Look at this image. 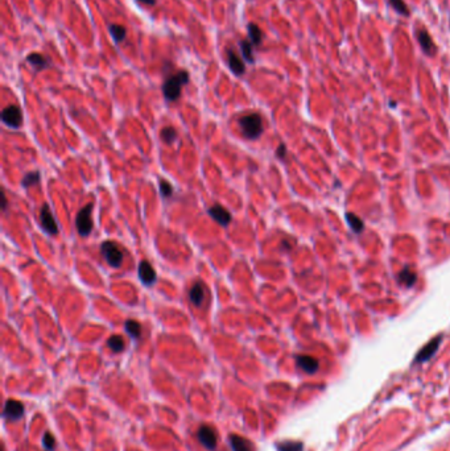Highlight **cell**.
Segmentation results:
<instances>
[{"label": "cell", "mask_w": 450, "mask_h": 451, "mask_svg": "<svg viewBox=\"0 0 450 451\" xmlns=\"http://www.w3.org/2000/svg\"><path fill=\"white\" fill-rule=\"evenodd\" d=\"M40 173L38 172H29L27 173L24 177H23V180H21V186L23 188H31V186H34V185H37L40 182Z\"/></svg>", "instance_id": "cell-22"}, {"label": "cell", "mask_w": 450, "mask_h": 451, "mask_svg": "<svg viewBox=\"0 0 450 451\" xmlns=\"http://www.w3.org/2000/svg\"><path fill=\"white\" fill-rule=\"evenodd\" d=\"M206 299V288L202 283H195L189 290L190 304L195 308H201Z\"/></svg>", "instance_id": "cell-10"}, {"label": "cell", "mask_w": 450, "mask_h": 451, "mask_svg": "<svg viewBox=\"0 0 450 451\" xmlns=\"http://www.w3.org/2000/svg\"><path fill=\"white\" fill-rule=\"evenodd\" d=\"M198 439L202 443L203 447H206L207 450H214L217 447V435L215 431L207 425H202L198 429Z\"/></svg>", "instance_id": "cell-9"}, {"label": "cell", "mask_w": 450, "mask_h": 451, "mask_svg": "<svg viewBox=\"0 0 450 451\" xmlns=\"http://www.w3.org/2000/svg\"><path fill=\"white\" fill-rule=\"evenodd\" d=\"M42 445L45 447L46 450L50 451L54 449V438L53 435H50L49 433H45L44 438H42Z\"/></svg>", "instance_id": "cell-30"}, {"label": "cell", "mask_w": 450, "mask_h": 451, "mask_svg": "<svg viewBox=\"0 0 450 451\" xmlns=\"http://www.w3.org/2000/svg\"><path fill=\"white\" fill-rule=\"evenodd\" d=\"M399 280H400L404 285H407V287H412L413 284H415V281H416V275H415L411 269H404V271L399 275Z\"/></svg>", "instance_id": "cell-24"}, {"label": "cell", "mask_w": 450, "mask_h": 451, "mask_svg": "<svg viewBox=\"0 0 450 451\" xmlns=\"http://www.w3.org/2000/svg\"><path fill=\"white\" fill-rule=\"evenodd\" d=\"M347 221L350 223L351 228L356 232H359V231L363 230V223L360 221L359 218L356 217V215H353V214H347Z\"/></svg>", "instance_id": "cell-29"}, {"label": "cell", "mask_w": 450, "mask_h": 451, "mask_svg": "<svg viewBox=\"0 0 450 451\" xmlns=\"http://www.w3.org/2000/svg\"><path fill=\"white\" fill-rule=\"evenodd\" d=\"M417 40L420 42V46L424 50V53L428 54V56H433L434 52H436V45H434L429 33L426 31H418L417 32Z\"/></svg>", "instance_id": "cell-14"}, {"label": "cell", "mask_w": 450, "mask_h": 451, "mask_svg": "<svg viewBox=\"0 0 450 451\" xmlns=\"http://www.w3.org/2000/svg\"><path fill=\"white\" fill-rule=\"evenodd\" d=\"M297 364L302 371H305L308 373H314L318 368V361L314 357L305 356V355L297 356Z\"/></svg>", "instance_id": "cell-16"}, {"label": "cell", "mask_w": 450, "mask_h": 451, "mask_svg": "<svg viewBox=\"0 0 450 451\" xmlns=\"http://www.w3.org/2000/svg\"><path fill=\"white\" fill-rule=\"evenodd\" d=\"M91 211H93V205L89 203L87 206H85L78 214H77V218H75V227H77V231H78V234L83 238H86L89 235L91 234V231H93V218H91Z\"/></svg>", "instance_id": "cell-4"}, {"label": "cell", "mask_w": 450, "mask_h": 451, "mask_svg": "<svg viewBox=\"0 0 450 451\" xmlns=\"http://www.w3.org/2000/svg\"><path fill=\"white\" fill-rule=\"evenodd\" d=\"M108 349L112 350L114 353H122L124 350V341L120 335H112L107 341Z\"/></svg>", "instance_id": "cell-23"}, {"label": "cell", "mask_w": 450, "mask_h": 451, "mask_svg": "<svg viewBox=\"0 0 450 451\" xmlns=\"http://www.w3.org/2000/svg\"><path fill=\"white\" fill-rule=\"evenodd\" d=\"M24 415V405L16 400H8L4 405V412L3 416L5 419H11V421H16Z\"/></svg>", "instance_id": "cell-11"}, {"label": "cell", "mask_w": 450, "mask_h": 451, "mask_svg": "<svg viewBox=\"0 0 450 451\" xmlns=\"http://www.w3.org/2000/svg\"><path fill=\"white\" fill-rule=\"evenodd\" d=\"M124 328L132 339H139L141 336V324L135 320H128L124 323Z\"/></svg>", "instance_id": "cell-19"}, {"label": "cell", "mask_w": 450, "mask_h": 451, "mask_svg": "<svg viewBox=\"0 0 450 451\" xmlns=\"http://www.w3.org/2000/svg\"><path fill=\"white\" fill-rule=\"evenodd\" d=\"M108 32L111 34V37L114 38L115 42H122L124 41V38L127 36V29L124 28L123 25L119 24H111L108 27Z\"/></svg>", "instance_id": "cell-20"}, {"label": "cell", "mask_w": 450, "mask_h": 451, "mask_svg": "<svg viewBox=\"0 0 450 451\" xmlns=\"http://www.w3.org/2000/svg\"><path fill=\"white\" fill-rule=\"evenodd\" d=\"M239 127L242 135L247 140L259 139L263 133V119L256 112L247 114L239 119Z\"/></svg>", "instance_id": "cell-2"}, {"label": "cell", "mask_w": 450, "mask_h": 451, "mask_svg": "<svg viewBox=\"0 0 450 451\" xmlns=\"http://www.w3.org/2000/svg\"><path fill=\"white\" fill-rule=\"evenodd\" d=\"M1 120L7 127L12 128V129H19L23 124V114L21 110L17 106H7L4 110L1 111Z\"/></svg>", "instance_id": "cell-5"}, {"label": "cell", "mask_w": 450, "mask_h": 451, "mask_svg": "<svg viewBox=\"0 0 450 451\" xmlns=\"http://www.w3.org/2000/svg\"><path fill=\"white\" fill-rule=\"evenodd\" d=\"M137 273H139V279L145 287H152L156 284L157 275L149 261H145V260L141 261L137 268Z\"/></svg>", "instance_id": "cell-8"}, {"label": "cell", "mask_w": 450, "mask_h": 451, "mask_svg": "<svg viewBox=\"0 0 450 451\" xmlns=\"http://www.w3.org/2000/svg\"><path fill=\"white\" fill-rule=\"evenodd\" d=\"M139 3L145 5H155L156 4V0H137Z\"/></svg>", "instance_id": "cell-33"}, {"label": "cell", "mask_w": 450, "mask_h": 451, "mask_svg": "<svg viewBox=\"0 0 450 451\" xmlns=\"http://www.w3.org/2000/svg\"><path fill=\"white\" fill-rule=\"evenodd\" d=\"M228 441H230V446H231L232 451H254L252 443L248 439L240 437V435H230Z\"/></svg>", "instance_id": "cell-15"}, {"label": "cell", "mask_w": 450, "mask_h": 451, "mask_svg": "<svg viewBox=\"0 0 450 451\" xmlns=\"http://www.w3.org/2000/svg\"><path fill=\"white\" fill-rule=\"evenodd\" d=\"M40 225L42 230L50 236H56L58 234V223L48 205H42L40 210Z\"/></svg>", "instance_id": "cell-6"}, {"label": "cell", "mask_w": 450, "mask_h": 451, "mask_svg": "<svg viewBox=\"0 0 450 451\" xmlns=\"http://www.w3.org/2000/svg\"><path fill=\"white\" fill-rule=\"evenodd\" d=\"M160 194L162 198H170L173 195V186L168 182V181H160Z\"/></svg>", "instance_id": "cell-27"}, {"label": "cell", "mask_w": 450, "mask_h": 451, "mask_svg": "<svg viewBox=\"0 0 450 451\" xmlns=\"http://www.w3.org/2000/svg\"><path fill=\"white\" fill-rule=\"evenodd\" d=\"M161 139L165 141L166 144H172L177 140V132L176 129L172 127H165L162 128L161 131Z\"/></svg>", "instance_id": "cell-25"}, {"label": "cell", "mask_w": 450, "mask_h": 451, "mask_svg": "<svg viewBox=\"0 0 450 451\" xmlns=\"http://www.w3.org/2000/svg\"><path fill=\"white\" fill-rule=\"evenodd\" d=\"M438 345H440V338H437V339H434V341L430 342L429 345L425 346V347L421 350L420 355L417 356V360L424 361V360H426V359H429V357L432 356L434 353H436V350H437Z\"/></svg>", "instance_id": "cell-21"}, {"label": "cell", "mask_w": 450, "mask_h": 451, "mask_svg": "<svg viewBox=\"0 0 450 451\" xmlns=\"http://www.w3.org/2000/svg\"><path fill=\"white\" fill-rule=\"evenodd\" d=\"M279 451H302V445L297 442H283L277 446Z\"/></svg>", "instance_id": "cell-28"}, {"label": "cell", "mask_w": 450, "mask_h": 451, "mask_svg": "<svg viewBox=\"0 0 450 451\" xmlns=\"http://www.w3.org/2000/svg\"><path fill=\"white\" fill-rule=\"evenodd\" d=\"M27 62H28L29 65H32L34 67L36 71H40V70H45L48 67L52 66V62L46 56L41 53H31L27 56Z\"/></svg>", "instance_id": "cell-13"}, {"label": "cell", "mask_w": 450, "mask_h": 451, "mask_svg": "<svg viewBox=\"0 0 450 451\" xmlns=\"http://www.w3.org/2000/svg\"><path fill=\"white\" fill-rule=\"evenodd\" d=\"M189 73L186 70H180L174 75H170L162 85V94L168 102H176L181 95L182 87L189 83Z\"/></svg>", "instance_id": "cell-1"}, {"label": "cell", "mask_w": 450, "mask_h": 451, "mask_svg": "<svg viewBox=\"0 0 450 451\" xmlns=\"http://www.w3.org/2000/svg\"><path fill=\"white\" fill-rule=\"evenodd\" d=\"M247 32H248V37H250V41H251L252 45L259 46L261 44V40H263V33H261L260 28L255 24V23H250L247 25Z\"/></svg>", "instance_id": "cell-18"}, {"label": "cell", "mask_w": 450, "mask_h": 451, "mask_svg": "<svg viewBox=\"0 0 450 451\" xmlns=\"http://www.w3.org/2000/svg\"><path fill=\"white\" fill-rule=\"evenodd\" d=\"M239 48L242 57L247 64H255V56H254V45L251 44V41L247 40H242L239 41Z\"/></svg>", "instance_id": "cell-17"}, {"label": "cell", "mask_w": 450, "mask_h": 451, "mask_svg": "<svg viewBox=\"0 0 450 451\" xmlns=\"http://www.w3.org/2000/svg\"><path fill=\"white\" fill-rule=\"evenodd\" d=\"M226 57H227V65L232 73L236 77H242L246 73V65H244V60L236 53L234 48H227L226 50Z\"/></svg>", "instance_id": "cell-7"}, {"label": "cell", "mask_w": 450, "mask_h": 451, "mask_svg": "<svg viewBox=\"0 0 450 451\" xmlns=\"http://www.w3.org/2000/svg\"><path fill=\"white\" fill-rule=\"evenodd\" d=\"M100 254L103 258L107 261V264L112 268H120L123 264L124 255L123 251L120 250L119 246L114 242L106 240L100 244Z\"/></svg>", "instance_id": "cell-3"}, {"label": "cell", "mask_w": 450, "mask_h": 451, "mask_svg": "<svg viewBox=\"0 0 450 451\" xmlns=\"http://www.w3.org/2000/svg\"><path fill=\"white\" fill-rule=\"evenodd\" d=\"M1 209H3V211L7 210V197H5L4 192L1 193Z\"/></svg>", "instance_id": "cell-32"}, {"label": "cell", "mask_w": 450, "mask_h": 451, "mask_svg": "<svg viewBox=\"0 0 450 451\" xmlns=\"http://www.w3.org/2000/svg\"><path fill=\"white\" fill-rule=\"evenodd\" d=\"M389 4L392 5V8L397 13H400L403 16H408L409 15L408 7H407V4H405L403 0H389Z\"/></svg>", "instance_id": "cell-26"}, {"label": "cell", "mask_w": 450, "mask_h": 451, "mask_svg": "<svg viewBox=\"0 0 450 451\" xmlns=\"http://www.w3.org/2000/svg\"><path fill=\"white\" fill-rule=\"evenodd\" d=\"M276 155H277V157H280V159H283V157H284V155H285V145H280V147L277 148Z\"/></svg>", "instance_id": "cell-31"}, {"label": "cell", "mask_w": 450, "mask_h": 451, "mask_svg": "<svg viewBox=\"0 0 450 451\" xmlns=\"http://www.w3.org/2000/svg\"><path fill=\"white\" fill-rule=\"evenodd\" d=\"M207 213L217 223L225 226V227L230 225V222H231V214L221 205L211 206L210 209L207 210Z\"/></svg>", "instance_id": "cell-12"}]
</instances>
